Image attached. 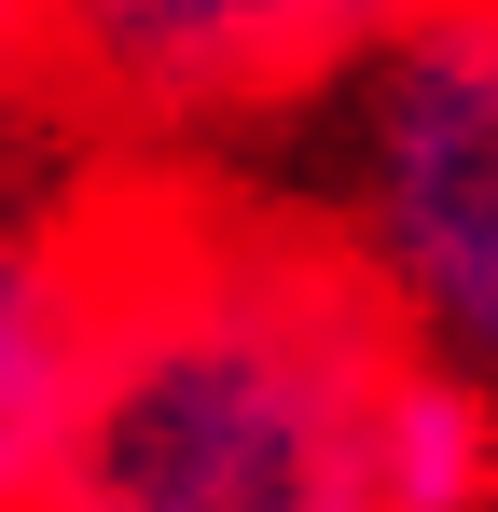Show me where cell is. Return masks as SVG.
<instances>
[{
	"mask_svg": "<svg viewBox=\"0 0 498 512\" xmlns=\"http://www.w3.org/2000/svg\"><path fill=\"white\" fill-rule=\"evenodd\" d=\"M319 208L402 333L498 388V0H429L346 84Z\"/></svg>",
	"mask_w": 498,
	"mask_h": 512,
	"instance_id": "2",
	"label": "cell"
},
{
	"mask_svg": "<svg viewBox=\"0 0 498 512\" xmlns=\"http://www.w3.org/2000/svg\"><path fill=\"white\" fill-rule=\"evenodd\" d=\"M70 360H83V194L0 208V512L42 499Z\"/></svg>",
	"mask_w": 498,
	"mask_h": 512,
	"instance_id": "4",
	"label": "cell"
},
{
	"mask_svg": "<svg viewBox=\"0 0 498 512\" xmlns=\"http://www.w3.org/2000/svg\"><path fill=\"white\" fill-rule=\"evenodd\" d=\"M56 28H70V0H0V125L28 97H56Z\"/></svg>",
	"mask_w": 498,
	"mask_h": 512,
	"instance_id": "5",
	"label": "cell"
},
{
	"mask_svg": "<svg viewBox=\"0 0 498 512\" xmlns=\"http://www.w3.org/2000/svg\"><path fill=\"white\" fill-rule=\"evenodd\" d=\"M402 305L332 208L194 153H97L83 360L28 512H388Z\"/></svg>",
	"mask_w": 498,
	"mask_h": 512,
	"instance_id": "1",
	"label": "cell"
},
{
	"mask_svg": "<svg viewBox=\"0 0 498 512\" xmlns=\"http://www.w3.org/2000/svg\"><path fill=\"white\" fill-rule=\"evenodd\" d=\"M429 0H70L56 111L97 153H208L305 97H346Z\"/></svg>",
	"mask_w": 498,
	"mask_h": 512,
	"instance_id": "3",
	"label": "cell"
}]
</instances>
